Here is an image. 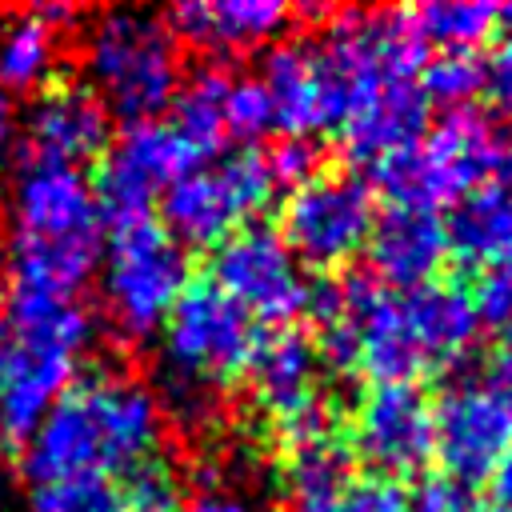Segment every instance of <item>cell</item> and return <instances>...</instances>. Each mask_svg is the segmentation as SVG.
Here are the masks:
<instances>
[{"label": "cell", "instance_id": "1", "mask_svg": "<svg viewBox=\"0 0 512 512\" xmlns=\"http://www.w3.org/2000/svg\"><path fill=\"white\" fill-rule=\"evenodd\" d=\"M164 408L156 392L124 372H84L44 412L20 448L28 484L68 476H120L160 452Z\"/></svg>", "mask_w": 512, "mask_h": 512}, {"label": "cell", "instance_id": "2", "mask_svg": "<svg viewBox=\"0 0 512 512\" xmlns=\"http://www.w3.org/2000/svg\"><path fill=\"white\" fill-rule=\"evenodd\" d=\"M8 288L80 300L100 272L104 220L88 172L24 156L8 200Z\"/></svg>", "mask_w": 512, "mask_h": 512}, {"label": "cell", "instance_id": "3", "mask_svg": "<svg viewBox=\"0 0 512 512\" xmlns=\"http://www.w3.org/2000/svg\"><path fill=\"white\" fill-rule=\"evenodd\" d=\"M92 340L80 300L8 288L0 304V440L24 448L44 412L76 380Z\"/></svg>", "mask_w": 512, "mask_h": 512}, {"label": "cell", "instance_id": "4", "mask_svg": "<svg viewBox=\"0 0 512 512\" xmlns=\"http://www.w3.org/2000/svg\"><path fill=\"white\" fill-rule=\"evenodd\" d=\"M256 324L212 280H188L160 324V408L208 420L220 392L248 372Z\"/></svg>", "mask_w": 512, "mask_h": 512}, {"label": "cell", "instance_id": "5", "mask_svg": "<svg viewBox=\"0 0 512 512\" xmlns=\"http://www.w3.org/2000/svg\"><path fill=\"white\" fill-rule=\"evenodd\" d=\"M84 72L108 116L124 124L160 120L180 84L176 36L156 12L108 8L84 32Z\"/></svg>", "mask_w": 512, "mask_h": 512}, {"label": "cell", "instance_id": "6", "mask_svg": "<svg viewBox=\"0 0 512 512\" xmlns=\"http://www.w3.org/2000/svg\"><path fill=\"white\" fill-rule=\"evenodd\" d=\"M504 144L480 108H448L416 148L372 164V184L392 204H456L500 168Z\"/></svg>", "mask_w": 512, "mask_h": 512}, {"label": "cell", "instance_id": "7", "mask_svg": "<svg viewBox=\"0 0 512 512\" xmlns=\"http://www.w3.org/2000/svg\"><path fill=\"white\" fill-rule=\"evenodd\" d=\"M188 280V256L156 216L104 232L100 296L108 324L124 340L156 336Z\"/></svg>", "mask_w": 512, "mask_h": 512}, {"label": "cell", "instance_id": "8", "mask_svg": "<svg viewBox=\"0 0 512 512\" xmlns=\"http://www.w3.org/2000/svg\"><path fill=\"white\" fill-rule=\"evenodd\" d=\"M276 196L268 160L256 148H236L216 164H196L160 192V228L180 248H216Z\"/></svg>", "mask_w": 512, "mask_h": 512}, {"label": "cell", "instance_id": "9", "mask_svg": "<svg viewBox=\"0 0 512 512\" xmlns=\"http://www.w3.org/2000/svg\"><path fill=\"white\" fill-rule=\"evenodd\" d=\"M196 164H200V156L180 140V132L168 120L124 124V132L100 156V168L92 180L104 232L120 228V224L148 220L156 196L172 180L192 172Z\"/></svg>", "mask_w": 512, "mask_h": 512}, {"label": "cell", "instance_id": "10", "mask_svg": "<svg viewBox=\"0 0 512 512\" xmlns=\"http://www.w3.org/2000/svg\"><path fill=\"white\" fill-rule=\"evenodd\" d=\"M320 364L324 360L316 352V340L296 324H276L268 332H256L244 376L252 380L260 408L276 420L288 452L332 436V420L320 400Z\"/></svg>", "mask_w": 512, "mask_h": 512}, {"label": "cell", "instance_id": "11", "mask_svg": "<svg viewBox=\"0 0 512 512\" xmlns=\"http://www.w3.org/2000/svg\"><path fill=\"white\" fill-rule=\"evenodd\" d=\"M376 204L372 188L344 172H320L308 184L292 188L280 208V240L308 268H340L348 264L372 232Z\"/></svg>", "mask_w": 512, "mask_h": 512}, {"label": "cell", "instance_id": "12", "mask_svg": "<svg viewBox=\"0 0 512 512\" xmlns=\"http://www.w3.org/2000/svg\"><path fill=\"white\" fill-rule=\"evenodd\" d=\"M208 280L236 308H244L252 320H268L272 328L308 312V300H312L304 264L292 256L280 232L264 224H248L232 232L224 244H216Z\"/></svg>", "mask_w": 512, "mask_h": 512}, {"label": "cell", "instance_id": "13", "mask_svg": "<svg viewBox=\"0 0 512 512\" xmlns=\"http://www.w3.org/2000/svg\"><path fill=\"white\" fill-rule=\"evenodd\" d=\"M512 440V408L480 380L448 384L432 404V456L468 488L488 480Z\"/></svg>", "mask_w": 512, "mask_h": 512}, {"label": "cell", "instance_id": "14", "mask_svg": "<svg viewBox=\"0 0 512 512\" xmlns=\"http://www.w3.org/2000/svg\"><path fill=\"white\" fill-rule=\"evenodd\" d=\"M352 448L376 476H404L432 456V404L420 384H372L352 412Z\"/></svg>", "mask_w": 512, "mask_h": 512}, {"label": "cell", "instance_id": "15", "mask_svg": "<svg viewBox=\"0 0 512 512\" xmlns=\"http://www.w3.org/2000/svg\"><path fill=\"white\" fill-rule=\"evenodd\" d=\"M112 144V116L84 80H52L28 108V156L80 168Z\"/></svg>", "mask_w": 512, "mask_h": 512}, {"label": "cell", "instance_id": "16", "mask_svg": "<svg viewBox=\"0 0 512 512\" xmlns=\"http://www.w3.org/2000/svg\"><path fill=\"white\" fill-rule=\"evenodd\" d=\"M368 264L372 280L384 284L388 292H412L424 288L440 276L448 260V232L436 208H416V204H392L376 212L372 232H368Z\"/></svg>", "mask_w": 512, "mask_h": 512}, {"label": "cell", "instance_id": "17", "mask_svg": "<svg viewBox=\"0 0 512 512\" xmlns=\"http://www.w3.org/2000/svg\"><path fill=\"white\" fill-rule=\"evenodd\" d=\"M288 20L292 8L280 0H184L164 16L176 40L216 56L264 48L284 32Z\"/></svg>", "mask_w": 512, "mask_h": 512}, {"label": "cell", "instance_id": "18", "mask_svg": "<svg viewBox=\"0 0 512 512\" xmlns=\"http://www.w3.org/2000/svg\"><path fill=\"white\" fill-rule=\"evenodd\" d=\"M424 132H428V100L416 80L384 84L364 108H356L340 124L348 160H356L364 168L416 148Z\"/></svg>", "mask_w": 512, "mask_h": 512}, {"label": "cell", "instance_id": "19", "mask_svg": "<svg viewBox=\"0 0 512 512\" xmlns=\"http://www.w3.org/2000/svg\"><path fill=\"white\" fill-rule=\"evenodd\" d=\"M400 300H404V316L416 336L424 372L452 368L472 352L480 336V320L468 288H460L456 280H432L424 288L400 292Z\"/></svg>", "mask_w": 512, "mask_h": 512}, {"label": "cell", "instance_id": "20", "mask_svg": "<svg viewBox=\"0 0 512 512\" xmlns=\"http://www.w3.org/2000/svg\"><path fill=\"white\" fill-rule=\"evenodd\" d=\"M268 92L272 104V124L284 128L288 136L308 140L312 132L332 128V112L316 76V60L308 40H288L264 52V68L256 76Z\"/></svg>", "mask_w": 512, "mask_h": 512}, {"label": "cell", "instance_id": "21", "mask_svg": "<svg viewBox=\"0 0 512 512\" xmlns=\"http://www.w3.org/2000/svg\"><path fill=\"white\" fill-rule=\"evenodd\" d=\"M448 252L476 268H496L512 260V192L504 184H480L452 204L444 224Z\"/></svg>", "mask_w": 512, "mask_h": 512}, {"label": "cell", "instance_id": "22", "mask_svg": "<svg viewBox=\"0 0 512 512\" xmlns=\"http://www.w3.org/2000/svg\"><path fill=\"white\" fill-rule=\"evenodd\" d=\"M60 36L36 8L0 16V92H40L56 80Z\"/></svg>", "mask_w": 512, "mask_h": 512}, {"label": "cell", "instance_id": "23", "mask_svg": "<svg viewBox=\"0 0 512 512\" xmlns=\"http://www.w3.org/2000/svg\"><path fill=\"white\" fill-rule=\"evenodd\" d=\"M232 72L224 64H200L188 76H180L176 96H172V128L180 140L204 160L224 144V96H228Z\"/></svg>", "mask_w": 512, "mask_h": 512}, {"label": "cell", "instance_id": "24", "mask_svg": "<svg viewBox=\"0 0 512 512\" xmlns=\"http://www.w3.org/2000/svg\"><path fill=\"white\" fill-rule=\"evenodd\" d=\"M412 24L420 28L424 44L440 52H476L500 24V8L488 0H436L412 8Z\"/></svg>", "mask_w": 512, "mask_h": 512}, {"label": "cell", "instance_id": "25", "mask_svg": "<svg viewBox=\"0 0 512 512\" xmlns=\"http://www.w3.org/2000/svg\"><path fill=\"white\" fill-rule=\"evenodd\" d=\"M28 512H128L116 476H68L28 484Z\"/></svg>", "mask_w": 512, "mask_h": 512}, {"label": "cell", "instance_id": "26", "mask_svg": "<svg viewBox=\"0 0 512 512\" xmlns=\"http://www.w3.org/2000/svg\"><path fill=\"white\" fill-rule=\"evenodd\" d=\"M488 88V64L480 52H440L420 72L424 100L448 104V108H472V100Z\"/></svg>", "mask_w": 512, "mask_h": 512}, {"label": "cell", "instance_id": "27", "mask_svg": "<svg viewBox=\"0 0 512 512\" xmlns=\"http://www.w3.org/2000/svg\"><path fill=\"white\" fill-rule=\"evenodd\" d=\"M116 484L128 512H180L184 504L180 472L164 452H152L148 460L132 464L128 472L116 476Z\"/></svg>", "mask_w": 512, "mask_h": 512}, {"label": "cell", "instance_id": "28", "mask_svg": "<svg viewBox=\"0 0 512 512\" xmlns=\"http://www.w3.org/2000/svg\"><path fill=\"white\" fill-rule=\"evenodd\" d=\"M272 104L256 76H232L224 96V140H240L252 148L264 132H272Z\"/></svg>", "mask_w": 512, "mask_h": 512}, {"label": "cell", "instance_id": "29", "mask_svg": "<svg viewBox=\"0 0 512 512\" xmlns=\"http://www.w3.org/2000/svg\"><path fill=\"white\" fill-rule=\"evenodd\" d=\"M468 296H472V308H476L480 324L500 328L504 336L512 332V260L496 264V268H484Z\"/></svg>", "mask_w": 512, "mask_h": 512}, {"label": "cell", "instance_id": "30", "mask_svg": "<svg viewBox=\"0 0 512 512\" xmlns=\"http://www.w3.org/2000/svg\"><path fill=\"white\" fill-rule=\"evenodd\" d=\"M408 508L412 512H480V500L464 480L436 472L416 480V488L408 492Z\"/></svg>", "mask_w": 512, "mask_h": 512}, {"label": "cell", "instance_id": "31", "mask_svg": "<svg viewBox=\"0 0 512 512\" xmlns=\"http://www.w3.org/2000/svg\"><path fill=\"white\" fill-rule=\"evenodd\" d=\"M264 160H268L272 184H288V192L320 176V152L312 140H300V136H284Z\"/></svg>", "mask_w": 512, "mask_h": 512}, {"label": "cell", "instance_id": "32", "mask_svg": "<svg viewBox=\"0 0 512 512\" xmlns=\"http://www.w3.org/2000/svg\"><path fill=\"white\" fill-rule=\"evenodd\" d=\"M348 504H352V512H412L408 488L392 476H364V480L348 484Z\"/></svg>", "mask_w": 512, "mask_h": 512}, {"label": "cell", "instance_id": "33", "mask_svg": "<svg viewBox=\"0 0 512 512\" xmlns=\"http://www.w3.org/2000/svg\"><path fill=\"white\" fill-rule=\"evenodd\" d=\"M292 512H352V504H348V476L344 480L292 484Z\"/></svg>", "mask_w": 512, "mask_h": 512}, {"label": "cell", "instance_id": "34", "mask_svg": "<svg viewBox=\"0 0 512 512\" xmlns=\"http://www.w3.org/2000/svg\"><path fill=\"white\" fill-rule=\"evenodd\" d=\"M484 384L512 408V332L488 352V380Z\"/></svg>", "mask_w": 512, "mask_h": 512}, {"label": "cell", "instance_id": "35", "mask_svg": "<svg viewBox=\"0 0 512 512\" xmlns=\"http://www.w3.org/2000/svg\"><path fill=\"white\" fill-rule=\"evenodd\" d=\"M180 512H252V504L228 488H204L180 504Z\"/></svg>", "mask_w": 512, "mask_h": 512}, {"label": "cell", "instance_id": "36", "mask_svg": "<svg viewBox=\"0 0 512 512\" xmlns=\"http://www.w3.org/2000/svg\"><path fill=\"white\" fill-rule=\"evenodd\" d=\"M492 500L504 508V512H512V440H508V448L500 452V460H496V468H492Z\"/></svg>", "mask_w": 512, "mask_h": 512}, {"label": "cell", "instance_id": "37", "mask_svg": "<svg viewBox=\"0 0 512 512\" xmlns=\"http://www.w3.org/2000/svg\"><path fill=\"white\" fill-rule=\"evenodd\" d=\"M488 88L496 92V100H500V108H504V116H508V144H512V72H504V68H488Z\"/></svg>", "mask_w": 512, "mask_h": 512}, {"label": "cell", "instance_id": "38", "mask_svg": "<svg viewBox=\"0 0 512 512\" xmlns=\"http://www.w3.org/2000/svg\"><path fill=\"white\" fill-rule=\"evenodd\" d=\"M496 28H504V44H500V60H496V68L512 72V4L500 8V24H496Z\"/></svg>", "mask_w": 512, "mask_h": 512}, {"label": "cell", "instance_id": "39", "mask_svg": "<svg viewBox=\"0 0 512 512\" xmlns=\"http://www.w3.org/2000/svg\"><path fill=\"white\" fill-rule=\"evenodd\" d=\"M12 132H16V116H12V96L0 92V156L8 152L12 144Z\"/></svg>", "mask_w": 512, "mask_h": 512}, {"label": "cell", "instance_id": "40", "mask_svg": "<svg viewBox=\"0 0 512 512\" xmlns=\"http://www.w3.org/2000/svg\"><path fill=\"white\" fill-rule=\"evenodd\" d=\"M0 512H4V468H0Z\"/></svg>", "mask_w": 512, "mask_h": 512}, {"label": "cell", "instance_id": "41", "mask_svg": "<svg viewBox=\"0 0 512 512\" xmlns=\"http://www.w3.org/2000/svg\"><path fill=\"white\" fill-rule=\"evenodd\" d=\"M508 192H512V188H508Z\"/></svg>", "mask_w": 512, "mask_h": 512}]
</instances>
